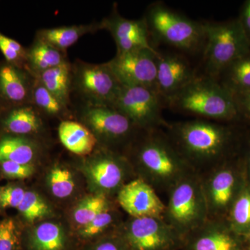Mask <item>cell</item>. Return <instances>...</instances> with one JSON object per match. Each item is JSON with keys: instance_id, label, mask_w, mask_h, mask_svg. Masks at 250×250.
<instances>
[{"instance_id": "obj_1", "label": "cell", "mask_w": 250, "mask_h": 250, "mask_svg": "<svg viewBox=\"0 0 250 250\" xmlns=\"http://www.w3.org/2000/svg\"><path fill=\"white\" fill-rule=\"evenodd\" d=\"M166 127L177 150L197 172L231 158L239 142L231 126L208 120L167 123Z\"/></svg>"}, {"instance_id": "obj_2", "label": "cell", "mask_w": 250, "mask_h": 250, "mask_svg": "<svg viewBox=\"0 0 250 250\" xmlns=\"http://www.w3.org/2000/svg\"><path fill=\"white\" fill-rule=\"evenodd\" d=\"M135 146L134 161L141 178L158 190H169L180 179L197 172L159 129L144 131Z\"/></svg>"}, {"instance_id": "obj_3", "label": "cell", "mask_w": 250, "mask_h": 250, "mask_svg": "<svg viewBox=\"0 0 250 250\" xmlns=\"http://www.w3.org/2000/svg\"><path fill=\"white\" fill-rule=\"evenodd\" d=\"M182 113L223 123L240 121L232 94L215 79L197 75L166 103Z\"/></svg>"}, {"instance_id": "obj_4", "label": "cell", "mask_w": 250, "mask_h": 250, "mask_svg": "<svg viewBox=\"0 0 250 250\" xmlns=\"http://www.w3.org/2000/svg\"><path fill=\"white\" fill-rule=\"evenodd\" d=\"M143 18L153 47L162 43L188 54L202 53L205 39L203 22L193 21L161 2L149 5Z\"/></svg>"}, {"instance_id": "obj_5", "label": "cell", "mask_w": 250, "mask_h": 250, "mask_svg": "<svg viewBox=\"0 0 250 250\" xmlns=\"http://www.w3.org/2000/svg\"><path fill=\"white\" fill-rule=\"evenodd\" d=\"M202 49L205 76L216 79L232 62L249 53L250 42L238 18L221 22H206Z\"/></svg>"}, {"instance_id": "obj_6", "label": "cell", "mask_w": 250, "mask_h": 250, "mask_svg": "<svg viewBox=\"0 0 250 250\" xmlns=\"http://www.w3.org/2000/svg\"><path fill=\"white\" fill-rule=\"evenodd\" d=\"M164 219L182 237L208 219L200 172L188 174L169 190Z\"/></svg>"}, {"instance_id": "obj_7", "label": "cell", "mask_w": 250, "mask_h": 250, "mask_svg": "<svg viewBox=\"0 0 250 250\" xmlns=\"http://www.w3.org/2000/svg\"><path fill=\"white\" fill-rule=\"evenodd\" d=\"M231 158L200 174L208 219L226 220L231 205L246 180Z\"/></svg>"}, {"instance_id": "obj_8", "label": "cell", "mask_w": 250, "mask_h": 250, "mask_svg": "<svg viewBox=\"0 0 250 250\" xmlns=\"http://www.w3.org/2000/svg\"><path fill=\"white\" fill-rule=\"evenodd\" d=\"M113 107L143 131L159 129L167 125L162 115L166 107L165 101L153 88L123 85Z\"/></svg>"}, {"instance_id": "obj_9", "label": "cell", "mask_w": 250, "mask_h": 250, "mask_svg": "<svg viewBox=\"0 0 250 250\" xmlns=\"http://www.w3.org/2000/svg\"><path fill=\"white\" fill-rule=\"evenodd\" d=\"M130 250H182L183 237L164 218H132L121 231Z\"/></svg>"}, {"instance_id": "obj_10", "label": "cell", "mask_w": 250, "mask_h": 250, "mask_svg": "<svg viewBox=\"0 0 250 250\" xmlns=\"http://www.w3.org/2000/svg\"><path fill=\"white\" fill-rule=\"evenodd\" d=\"M72 83L87 104L113 106L122 86L107 63L78 62L72 68Z\"/></svg>"}, {"instance_id": "obj_11", "label": "cell", "mask_w": 250, "mask_h": 250, "mask_svg": "<svg viewBox=\"0 0 250 250\" xmlns=\"http://www.w3.org/2000/svg\"><path fill=\"white\" fill-rule=\"evenodd\" d=\"M159 51L140 49L117 54L106 62L123 85L156 89Z\"/></svg>"}, {"instance_id": "obj_12", "label": "cell", "mask_w": 250, "mask_h": 250, "mask_svg": "<svg viewBox=\"0 0 250 250\" xmlns=\"http://www.w3.org/2000/svg\"><path fill=\"white\" fill-rule=\"evenodd\" d=\"M81 120L98 142L103 141L106 145L124 142L138 129L127 117L113 106L86 104L81 113Z\"/></svg>"}, {"instance_id": "obj_13", "label": "cell", "mask_w": 250, "mask_h": 250, "mask_svg": "<svg viewBox=\"0 0 250 250\" xmlns=\"http://www.w3.org/2000/svg\"><path fill=\"white\" fill-rule=\"evenodd\" d=\"M85 172L100 193L107 195L125 185L131 164L123 156L106 149L97 153L87 162Z\"/></svg>"}, {"instance_id": "obj_14", "label": "cell", "mask_w": 250, "mask_h": 250, "mask_svg": "<svg viewBox=\"0 0 250 250\" xmlns=\"http://www.w3.org/2000/svg\"><path fill=\"white\" fill-rule=\"evenodd\" d=\"M182 250H246L242 237L225 220L208 219L184 237Z\"/></svg>"}, {"instance_id": "obj_15", "label": "cell", "mask_w": 250, "mask_h": 250, "mask_svg": "<svg viewBox=\"0 0 250 250\" xmlns=\"http://www.w3.org/2000/svg\"><path fill=\"white\" fill-rule=\"evenodd\" d=\"M196 70L184 56L159 52L156 88L166 104L197 76Z\"/></svg>"}, {"instance_id": "obj_16", "label": "cell", "mask_w": 250, "mask_h": 250, "mask_svg": "<svg viewBox=\"0 0 250 250\" xmlns=\"http://www.w3.org/2000/svg\"><path fill=\"white\" fill-rule=\"evenodd\" d=\"M118 204L132 218H164L166 205L155 189L138 177L125 184L117 192Z\"/></svg>"}, {"instance_id": "obj_17", "label": "cell", "mask_w": 250, "mask_h": 250, "mask_svg": "<svg viewBox=\"0 0 250 250\" xmlns=\"http://www.w3.org/2000/svg\"><path fill=\"white\" fill-rule=\"evenodd\" d=\"M100 23L101 29L111 34L117 47V54L140 49L156 50L152 45L144 18L126 19L120 15L117 8Z\"/></svg>"}, {"instance_id": "obj_18", "label": "cell", "mask_w": 250, "mask_h": 250, "mask_svg": "<svg viewBox=\"0 0 250 250\" xmlns=\"http://www.w3.org/2000/svg\"><path fill=\"white\" fill-rule=\"evenodd\" d=\"M34 77L25 69L0 62V106L9 108L30 104Z\"/></svg>"}, {"instance_id": "obj_19", "label": "cell", "mask_w": 250, "mask_h": 250, "mask_svg": "<svg viewBox=\"0 0 250 250\" xmlns=\"http://www.w3.org/2000/svg\"><path fill=\"white\" fill-rule=\"evenodd\" d=\"M0 124L8 135L25 136L41 131L42 121L32 105L4 110L0 114Z\"/></svg>"}, {"instance_id": "obj_20", "label": "cell", "mask_w": 250, "mask_h": 250, "mask_svg": "<svg viewBox=\"0 0 250 250\" xmlns=\"http://www.w3.org/2000/svg\"><path fill=\"white\" fill-rule=\"evenodd\" d=\"M58 134L62 146L78 156L89 155L98 143L92 131L78 122H62L59 126Z\"/></svg>"}, {"instance_id": "obj_21", "label": "cell", "mask_w": 250, "mask_h": 250, "mask_svg": "<svg viewBox=\"0 0 250 250\" xmlns=\"http://www.w3.org/2000/svg\"><path fill=\"white\" fill-rule=\"evenodd\" d=\"M98 30H101L100 23L47 28L38 31L36 39L65 53L82 36Z\"/></svg>"}, {"instance_id": "obj_22", "label": "cell", "mask_w": 250, "mask_h": 250, "mask_svg": "<svg viewBox=\"0 0 250 250\" xmlns=\"http://www.w3.org/2000/svg\"><path fill=\"white\" fill-rule=\"evenodd\" d=\"M65 54L43 41L36 39L31 47L27 49L26 70L33 77H35L41 72L67 62Z\"/></svg>"}, {"instance_id": "obj_23", "label": "cell", "mask_w": 250, "mask_h": 250, "mask_svg": "<svg viewBox=\"0 0 250 250\" xmlns=\"http://www.w3.org/2000/svg\"><path fill=\"white\" fill-rule=\"evenodd\" d=\"M65 106L70 103L72 84V67L65 62L34 77Z\"/></svg>"}, {"instance_id": "obj_24", "label": "cell", "mask_w": 250, "mask_h": 250, "mask_svg": "<svg viewBox=\"0 0 250 250\" xmlns=\"http://www.w3.org/2000/svg\"><path fill=\"white\" fill-rule=\"evenodd\" d=\"M37 152L35 143L25 136L6 135L0 139V163L32 164Z\"/></svg>"}, {"instance_id": "obj_25", "label": "cell", "mask_w": 250, "mask_h": 250, "mask_svg": "<svg viewBox=\"0 0 250 250\" xmlns=\"http://www.w3.org/2000/svg\"><path fill=\"white\" fill-rule=\"evenodd\" d=\"M215 80L232 95L250 89V52L226 67Z\"/></svg>"}, {"instance_id": "obj_26", "label": "cell", "mask_w": 250, "mask_h": 250, "mask_svg": "<svg viewBox=\"0 0 250 250\" xmlns=\"http://www.w3.org/2000/svg\"><path fill=\"white\" fill-rule=\"evenodd\" d=\"M226 221L230 228L242 238L250 231V184L246 177L231 205Z\"/></svg>"}, {"instance_id": "obj_27", "label": "cell", "mask_w": 250, "mask_h": 250, "mask_svg": "<svg viewBox=\"0 0 250 250\" xmlns=\"http://www.w3.org/2000/svg\"><path fill=\"white\" fill-rule=\"evenodd\" d=\"M65 244V233L57 223H41L31 235V245L34 250H62Z\"/></svg>"}, {"instance_id": "obj_28", "label": "cell", "mask_w": 250, "mask_h": 250, "mask_svg": "<svg viewBox=\"0 0 250 250\" xmlns=\"http://www.w3.org/2000/svg\"><path fill=\"white\" fill-rule=\"evenodd\" d=\"M111 208L107 195L104 193L89 195L80 201L74 208L72 217L80 228L91 222L102 212Z\"/></svg>"}, {"instance_id": "obj_29", "label": "cell", "mask_w": 250, "mask_h": 250, "mask_svg": "<svg viewBox=\"0 0 250 250\" xmlns=\"http://www.w3.org/2000/svg\"><path fill=\"white\" fill-rule=\"evenodd\" d=\"M50 116H59L66 113L67 106L50 93L34 78L31 90L30 105Z\"/></svg>"}, {"instance_id": "obj_30", "label": "cell", "mask_w": 250, "mask_h": 250, "mask_svg": "<svg viewBox=\"0 0 250 250\" xmlns=\"http://www.w3.org/2000/svg\"><path fill=\"white\" fill-rule=\"evenodd\" d=\"M47 182L52 195L59 199L70 197L75 189L73 174L63 166H53L47 174Z\"/></svg>"}, {"instance_id": "obj_31", "label": "cell", "mask_w": 250, "mask_h": 250, "mask_svg": "<svg viewBox=\"0 0 250 250\" xmlns=\"http://www.w3.org/2000/svg\"><path fill=\"white\" fill-rule=\"evenodd\" d=\"M17 209L29 223L45 218L50 213V208L43 199L36 192L31 190H26L24 198Z\"/></svg>"}, {"instance_id": "obj_32", "label": "cell", "mask_w": 250, "mask_h": 250, "mask_svg": "<svg viewBox=\"0 0 250 250\" xmlns=\"http://www.w3.org/2000/svg\"><path fill=\"white\" fill-rule=\"evenodd\" d=\"M0 52L5 60L21 68L27 67V49L19 42L5 36L0 31Z\"/></svg>"}, {"instance_id": "obj_33", "label": "cell", "mask_w": 250, "mask_h": 250, "mask_svg": "<svg viewBox=\"0 0 250 250\" xmlns=\"http://www.w3.org/2000/svg\"><path fill=\"white\" fill-rule=\"evenodd\" d=\"M116 216L112 208H108L97 215L89 223L80 228L79 233L84 238L98 236L111 228L116 220Z\"/></svg>"}, {"instance_id": "obj_34", "label": "cell", "mask_w": 250, "mask_h": 250, "mask_svg": "<svg viewBox=\"0 0 250 250\" xmlns=\"http://www.w3.org/2000/svg\"><path fill=\"white\" fill-rule=\"evenodd\" d=\"M20 243L19 233L14 220L0 221V250H16Z\"/></svg>"}, {"instance_id": "obj_35", "label": "cell", "mask_w": 250, "mask_h": 250, "mask_svg": "<svg viewBox=\"0 0 250 250\" xmlns=\"http://www.w3.org/2000/svg\"><path fill=\"white\" fill-rule=\"evenodd\" d=\"M0 169L8 178L17 179L29 178L35 171L33 164H21L11 161L0 163Z\"/></svg>"}, {"instance_id": "obj_36", "label": "cell", "mask_w": 250, "mask_h": 250, "mask_svg": "<svg viewBox=\"0 0 250 250\" xmlns=\"http://www.w3.org/2000/svg\"><path fill=\"white\" fill-rule=\"evenodd\" d=\"M26 190L18 186H8L1 190L0 205L2 208H16L21 205Z\"/></svg>"}, {"instance_id": "obj_37", "label": "cell", "mask_w": 250, "mask_h": 250, "mask_svg": "<svg viewBox=\"0 0 250 250\" xmlns=\"http://www.w3.org/2000/svg\"><path fill=\"white\" fill-rule=\"evenodd\" d=\"M240 121L250 122V89L233 95Z\"/></svg>"}, {"instance_id": "obj_38", "label": "cell", "mask_w": 250, "mask_h": 250, "mask_svg": "<svg viewBox=\"0 0 250 250\" xmlns=\"http://www.w3.org/2000/svg\"><path fill=\"white\" fill-rule=\"evenodd\" d=\"M92 250H130L121 233L104 238Z\"/></svg>"}, {"instance_id": "obj_39", "label": "cell", "mask_w": 250, "mask_h": 250, "mask_svg": "<svg viewBox=\"0 0 250 250\" xmlns=\"http://www.w3.org/2000/svg\"><path fill=\"white\" fill-rule=\"evenodd\" d=\"M238 19L250 42V0H246L242 4Z\"/></svg>"}, {"instance_id": "obj_40", "label": "cell", "mask_w": 250, "mask_h": 250, "mask_svg": "<svg viewBox=\"0 0 250 250\" xmlns=\"http://www.w3.org/2000/svg\"><path fill=\"white\" fill-rule=\"evenodd\" d=\"M246 151L244 152L243 164L246 170V177L248 183L250 184V138L246 141Z\"/></svg>"}, {"instance_id": "obj_41", "label": "cell", "mask_w": 250, "mask_h": 250, "mask_svg": "<svg viewBox=\"0 0 250 250\" xmlns=\"http://www.w3.org/2000/svg\"><path fill=\"white\" fill-rule=\"evenodd\" d=\"M243 243H244L245 249L246 250H250V231L246 236L243 238Z\"/></svg>"}, {"instance_id": "obj_42", "label": "cell", "mask_w": 250, "mask_h": 250, "mask_svg": "<svg viewBox=\"0 0 250 250\" xmlns=\"http://www.w3.org/2000/svg\"><path fill=\"white\" fill-rule=\"evenodd\" d=\"M1 112H2V109H1V106H0V114H1Z\"/></svg>"}, {"instance_id": "obj_43", "label": "cell", "mask_w": 250, "mask_h": 250, "mask_svg": "<svg viewBox=\"0 0 250 250\" xmlns=\"http://www.w3.org/2000/svg\"><path fill=\"white\" fill-rule=\"evenodd\" d=\"M0 200H1V191H0Z\"/></svg>"}]
</instances>
